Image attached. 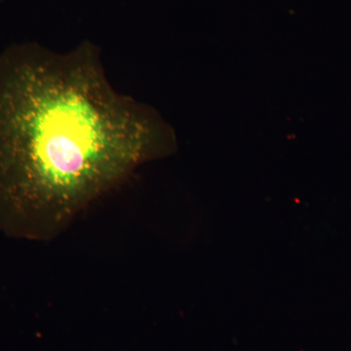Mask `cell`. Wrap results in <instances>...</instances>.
Wrapping results in <instances>:
<instances>
[{"label": "cell", "instance_id": "1", "mask_svg": "<svg viewBox=\"0 0 351 351\" xmlns=\"http://www.w3.org/2000/svg\"><path fill=\"white\" fill-rule=\"evenodd\" d=\"M172 127L115 91L97 46L0 53V230L49 240L143 164L174 154Z\"/></svg>", "mask_w": 351, "mask_h": 351}, {"label": "cell", "instance_id": "2", "mask_svg": "<svg viewBox=\"0 0 351 351\" xmlns=\"http://www.w3.org/2000/svg\"><path fill=\"white\" fill-rule=\"evenodd\" d=\"M4 1V0H0V2Z\"/></svg>", "mask_w": 351, "mask_h": 351}]
</instances>
